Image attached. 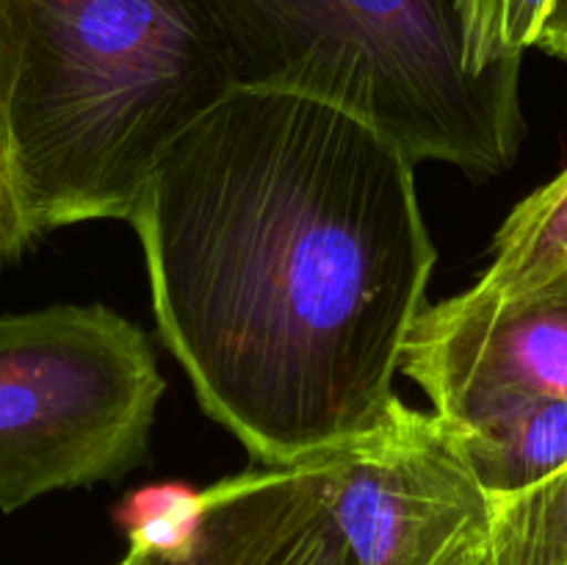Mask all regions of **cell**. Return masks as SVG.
I'll return each instance as SVG.
<instances>
[{
  "mask_svg": "<svg viewBox=\"0 0 567 565\" xmlns=\"http://www.w3.org/2000/svg\"><path fill=\"white\" fill-rule=\"evenodd\" d=\"M127 222L205 413L266 469L374 430L437 253L415 161L365 122L233 89L161 155Z\"/></svg>",
  "mask_w": 567,
  "mask_h": 565,
  "instance_id": "1",
  "label": "cell"
},
{
  "mask_svg": "<svg viewBox=\"0 0 567 565\" xmlns=\"http://www.w3.org/2000/svg\"><path fill=\"white\" fill-rule=\"evenodd\" d=\"M233 89L199 0H0V111L31 236L127 222L166 147Z\"/></svg>",
  "mask_w": 567,
  "mask_h": 565,
  "instance_id": "2",
  "label": "cell"
},
{
  "mask_svg": "<svg viewBox=\"0 0 567 565\" xmlns=\"http://www.w3.org/2000/svg\"><path fill=\"white\" fill-rule=\"evenodd\" d=\"M236 89L319 100L408 158L498 175L524 136L520 61L465 64L457 0H199Z\"/></svg>",
  "mask_w": 567,
  "mask_h": 565,
  "instance_id": "3",
  "label": "cell"
},
{
  "mask_svg": "<svg viewBox=\"0 0 567 565\" xmlns=\"http://www.w3.org/2000/svg\"><path fill=\"white\" fill-rule=\"evenodd\" d=\"M161 393L147 336L103 305L0 316V510L136 469Z\"/></svg>",
  "mask_w": 567,
  "mask_h": 565,
  "instance_id": "4",
  "label": "cell"
},
{
  "mask_svg": "<svg viewBox=\"0 0 567 565\" xmlns=\"http://www.w3.org/2000/svg\"><path fill=\"white\" fill-rule=\"evenodd\" d=\"M321 469L349 565H460L491 537V502L449 424L399 397Z\"/></svg>",
  "mask_w": 567,
  "mask_h": 565,
  "instance_id": "5",
  "label": "cell"
},
{
  "mask_svg": "<svg viewBox=\"0 0 567 565\" xmlns=\"http://www.w3.org/2000/svg\"><path fill=\"white\" fill-rule=\"evenodd\" d=\"M399 371L454 430L524 399H567V271L518 297L468 288L426 305Z\"/></svg>",
  "mask_w": 567,
  "mask_h": 565,
  "instance_id": "6",
  "label": "cell"
},
{
  "mask_svg": "<svg viewBox=\"0 0 567 565\" xmlns=\"http://www.w3.org/2000/svg\"><path fill=\"white\" fill-rule=\"evenodd\" d=\"M324 499L321 458L247 471L199 493L197 535L181 554H138V565H269Z\"/></svg>",
  "mask_w": 567,
  "mask_h": 565,
  "instance_id": "7",
  "label": "cell"
},
{
  "mask_svg": "<svg viewBox=\"0 0 567 565\" xmlns=\"http://www.w3.org/2000/svg\"><path fill=\"white\" fill-rule=\"evenodd\" d=\"M449 430L487 499L529 491L567 465V399H524Z\"/></svg>",
  "mask_w": 567,
  "mask_h": 565,
  "instance_id": "8",
  "label": "cell"
},
{
  "mask_svg": "<svg viewBox=\"0 0 567 565\" xmlns=\"http://www.w3.org/2000/svg\"><path fill=\"white\" fill-rule=\"evenodd\" d=\"M567 271V166L532 192L498 227L491 266L471 286L482 297H518Z\"/></svg>",
  "mask_w": 567,
  "mask_h": 565,
  "instance_id": "9",
  "label": "cell"
},
{
  "mask_svg": "<svg viewBox=\"0 0 567 565\" xmlns=\"http://www.w3.org/2000/svg\"><path fill=\"white\" fill-rule=\"evenodd\" d=\"M491 502L493 565H567V465Z\"/></svg>",
  "mask_w": 567,
  "mask_h": 565,
  "instance_id": "10",
  "label": "cell"
},
{
  "mask_svg": "<svg viewBox=\"0 0 567 565\" xmlns=\"http://www.w3.org/2000/svg\"><path fill=\"white\" fill-rule=\"evenodd\" d=\"M551 0H457L465 64L485 72L502 61L524 59Z\"/></svg>",
  "mask_w": 567,
  "mask_h": 565,
  "instance_id": "11",
  "label": "cell"
},
{
  "mask_svg": "<svg viewBox=\"0 0 567 565\" xmlns=\"http://www.w3.org/2000/svg\"><path fill=\"white\" fill-rule=\"evenodd\" d=\"M269 565H349L324 499Z\"/></svg>",
  "mask_w": 567,
  "mask_h": 565,
  "instance_id": "12",
  "label": "cell"
},
{
  "mask_svg": "<svg viewBox=\"0 0 567 565\" xmlns=\"http://www.w3.org/2000/svg\"><path fill=\"white\" fill-rule=\"evenodd\" d=\"M33 242L37 238L28 230L25 214H22L14 164H11L9 133H6L3 111H0V266L20 258L28 244Z\"/></svg>",
  "mask_w": 567,
  "mask_h": 565,
  "instance_id": "13",
  "label": "cell"
},
{
  "mask_svg": "<svg viewBox=\"0 0 567 565\" xmlns=\"http://www.w3.org/2000/svg\"><path fill=\"white\" fill-rule=\"evenodd\" d=\"M535 48L554 55V59L567 61V0H551L548 3L540 31L535 37Z\"/></svg>",
  "mask_w": 567,
  "mask_h": 565,
  "instance_id": "14",
  "label": "cell"
},
{
  "mask_svg": "<svg viewBox=\"0 0 567 565\" xmlns=\"http://www.w3.org/2000/svg\"><path fill=\"white\" fill-rule=\"evenodd\" d=\"M460 565H493V557H491V537H487L482 546H476L474 552L468 554V557L463 559Z\"/></svg>",
  "mask_w": 567,
  "mask_h": 565,
  "instance_id": "15",
  "label": "cell"
},
{
  "mask_svg": "<svg viewBox=\"0 0 567 565\" xmlns=\"http://www.w3.org/2000/svg\"><path fill=\"white\" fill-rule=\"evenodd\" d=\"M114 565H138V554H136V548L127 546V554H125V557H122L120 563H114Z\"/></svg>",
  "mask_w": 567,
  "mask_h": 565,
  "instance_id": "16",
  "label": "cell"
}]
</instances>
